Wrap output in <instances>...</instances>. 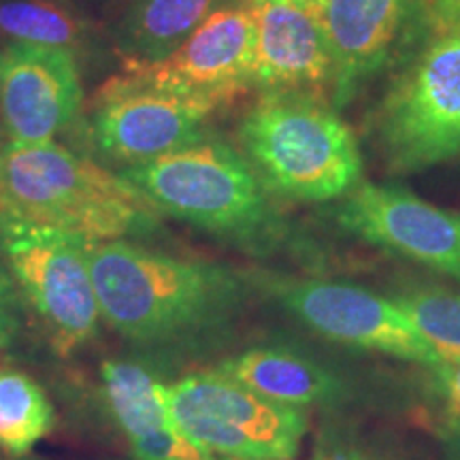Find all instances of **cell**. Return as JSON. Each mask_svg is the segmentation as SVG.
I'll return each mask as SVG.
<instances>
[{"label": "cell", "mask_w": 460, "mask_h": 460, "mask_svg": "<svg viewBox=\"0 0 460 460\" xmlns=\"http://www.w3.org/2000/svg\"><path fill=\"white\" fill-rule=\"evenodd\" d=\"M315 460H365L360 456H324V458H315Z\"/></svg>", "instance_id": "cb8c5ba5"}, {"label": "cell", "mask_w": 460, "mask_h": 460, "mask_svg": "<svg viewBox=\"0 0 460 460\" xmlns=\"http://www.w3.org/2000/svg\"><path fill=\"white\" fill-rule=\"evenodd\" d=\"M217 7L220 0H130L115 26V51L124 71L163 62Z\"/></svg>", "instance_id": "2e32d148"}, {"label": "cell", "mask_w": 460, "mask_h": 460, "mask_svg": "<svg viewBox=\"0 0 460 460\" xmlns=\"http://www.w3.org/2000/svg\"><path fill=\"white\" fill-rule=\"evenodd\" d=\"M94 243L73 230L0 214L4 262L51 349L65 358L99 335L102 315L90 267Z\"/></svg>", "instance_id": "5b68a950"}, {"label": "cell", "mask_w": 460, "mask_h": 460, "mask_svg": "<svg viewBox=\"0 0 460 460\" xmlns=\"http://www.w3.org/2000/svg\"><path fill=\"white\" fill-rule=\"evenodd\" d=\"M239 141L275 197L326 203L362 183L358 141L322 92H262L241 119Z\"/></svg>", "instance_id": "3957f363"}, {"label": "cell", "mask_w": 460, "mask_h": 460, "mask_svg": "<svg viewBox=\"0 0 460 460\" xmlns=\"http://www.w3.org/2000/svg\"><path fill=\"white\" fill-rule=\"evenodd\" d=\"M54 422L45 390L24 371L0 367V450L22 456L49 435Z\"/></svg>", "instance_id": "ac0fdd59"}, {"label": "cell", "mask_w": 460, "mask_h": 460, "mask_svg": "<svg viewBox=\"0 0 460 460\" xmlns=\"http://www.w3.org/2000/svg\"><path fill=\"white\" fill-rule=\"evenodd\" d=\"M90 267L102 320L137 348L203 335L245 296V279L226 264L158 254L126 239L92 245Z\"/></svg>", "instance_id": "6da1fadb"}, {"label": "cell", "mask_w": 460, "mask_h": 460, "mask_svg": "<svg viewBox=\"0 0 460 460\" xmlns=\"http://www.w3.org/2000/svg\"><path fill=\"white\" fill-rule=\"evenodd\" d=\"M376 135L396 172L460 156V26L435 28L393 79L379 102Z\"/></svg>", "instance_id": "8992f818"}, {"label": "cell", "mask_w": 460, "mask_h": 460, "mask_svg": "<svg viewBox=\"0 0 460 460\" xmlns=\"http://www.w3.org/2000/svg\"><path fill=\"white\" fill-rule=\"evenodd\" d=\"M156 214L197 226L243 250L267 252L284 237L271 192L243 154L207 135L118 172Z\"/></svg>", "instance_id": "7a4b0ae2"}, {"label": "cell", "mask_w": 460, "mask_h": 460, "mask_svg": "<svg viewBox=\"0 0 460 460\" xmlns=\"http://www.w3.org/2000/svg\"><path fill=\"white\" fill-rule=\"evenodd\" d=\"M256 17L252 82L262 92L332 88V58L314 0L250 3Z\"/></svg>", "instance_id": "5bb4252c"}, {"label": "cell", "mask_w": 460, "mask_h": 460, "mask_svg": "<svg viewBox=\"0 0 460 460\" xmlns=\"http://www.w3.org/2000/svg\"><path fill=\"white\" fill-rule=\"evenodd\" d=\"M166 399L181 433L214 456L290 460L307 430L301 407L264 399L217 369L177 379Z\"/></svg>", "instance_id": "52a82bcc"}, {"label": "cell", "mask_w": 460, "mask_h": 460, "mask_svg": "<svg viewBox=\"0 0 460 460\" xmlns=\"http://www.w3.org/2000/svg\"><path fill=\"white\" fill-rule=\"evenodd\" d=\"M256 17L252 4H222L175 49L152 66L124 71L156 88L226 102L254 88Z\"/></svg>", "instance_id": "8fae6325"}, {"label": "cell", "mask_w": 460, "mask_h": 460, "mask_svg": "<svg viewBox=\"0 0 460 460\" xmlns=\"http://www.w3.org/2000/svg\"><path fill=\"white\" fill-rule=\"evenodd\" d=\"M84 105L73 49L11 41L0 49V115L9 141H54Z\"/></svg>", "instance_id": "7c38bea8"}, {"label": "cell", "mask_w": 460, "mask_h": 460, "mask_svg": "<svg viewBox=\"0 0 460 460\" xmlns=\"http://www.w3.org/2000/svg\"><path fill=\"white\" fill-rule=\"evenodd\" d=\"M433 28L460 26V0H422Z\"/></svg>", "instance_id": "603a6c76"}, {"label": "cell", "mask_w": 460, "mask_h": 460, "mask_svg": "<svg viewBox=\"0 0 460 460\" xmlns=\"http://www.w3.org/2000/svg\"><path fill=\"white\" fill-rule=\"evenodd\" d=\"M264 288L303 324L332 341L427 367L441 358L394 298L322 279L269 278Z\"/></svg>", "instance_id": "9c48e42d"}, {"label": "cell", "mask_w": 460, "mask_h": 460, "mask_svg": "<svg viewBox=\"0 0 460 460\" xmlns=\"http://www.w3.org/2000/svg\"><path fill=\"white\" fill-rule=\"evenodd\" d=\"M24 324L22 298L15 290V279L7 262L0 261V348H7L17 339Z\"/></svg>", "instance_id": "44dd1931"}, {"label": "cell", "mask_w": 460, "mask_h": 460, "mask_svg": "<svg viewBox=\"0 0 460 460\" xmlns=\"http://www.w3.org/2000/svg\"><path fill=\"white\" fill-rule=\"evenodd\" d=\"M349 234L460 281V211L399 186L360 183L335 209Z\"/></svg>", "instance_id": "30bf717a"}, {"label": "cell", "mask_w": 460, "mask_h": 460, "mask_svg": "<svg viewBox=\"0 0 460 460\" xmlns=\"http://www.w3.org/2000/svg\"><path fill=\"white\" fill-rule=\"evenodd\" d=\"M102 396L137 460H217L188 439L172 420L166 386L139 360H107Z\"/></svg>", "instance_id": "9a60e30c"}, {"label": "cell", "mask_w": 460, "mask_h": 460, "mask_svg": "<svg viewBox=\"0 0 460 460\" xmlns=\"http://www.w3.org/2000/svg\"><path fill=\"white\" fill-rule=\"evenodd\" d=\"M222 460H241V458H222Z\"/></svg>", "instance_id": "484cf974"}, {"label": "cell", "mask_w": 460, "mask_h": 460, "mask_svg": "<svg viewBox=\"0 0 460 460\" xmlns=\"http://www.w3.org/2000/svg\"><path fill=\"white\" fill-rule=\"evenodd\" d=\"M0 214L92 241L124 239L156 226V211L118 172L56 141H7L0 147Z\"/></svg>", "instance_id": "277c9868"}, {"label": "cell", "mask_w": 460, "mask_h": 460, "mask_svg": "<svg viewBox=\"0 0 460 460\" xmlns=\"http://www.w3.org/2000/svg\"><path fill=\"white\" fill-rule=\"evenodd\" d=\"M435 390L444 401L446 410L454 418H460V358H439L430 365Z\"/></svg>", "instance_id": "7402d4cb"}, {"label": "cell", "mask_w": 460, "mask_h": 460, "mask_svg": "<svg viewBox=\"0 0 460 460\" xmlns=\"http://www.w3.org/2000/svg\"><path fill=\"white\" fill-rule=\"evenodd\" d=\"M0 32L13 41L73 49L82 43L84 26L68 11L43 0L0 3Z\"/></svg>", "instance_id": "d6986e66"}, {"label": "cell", "mask_w": 460, "mask_h": 460, "mask_svg": "<svg viewBox=\"0 0 460 460\" xmlns=\"http://www.w3.org/2000/svg\"><path fill=\"white\" fill-rule=\"evenodd\" d=\"M247 3H269V0H247Z\"/></svg>", "instance_id": "d4e9b609"}, {"label": "cell", "mask_w": 460, "mask_h": 460, "mask_svg": "<svg viewBox=\"0 0 460 460\" xmlns=\"http://www.w3.org/2000/svg\"><path fill=\"white\" fill-rule=\"evenodd\" d=\"M220 105L122 73L96 92L90 141L102 158L115 164L146 163L205 139L207 122Z\"/></svg>", "instance_id": "ba28073f"}, {"label": "cell", "mask_w": 460, "mask_h": 460, "mask_svg": "<svg viewBox=\"0 0 460 460\" xmlns=\"http://www.w3.org/2000/svg\"><path fill=\"white\" fill-rule=\"evenodd\" d=\"M332 58V102L348 105L388 62L422 0H314Z\"/></svg>", "instance_id": "4fadbf2b"}, {"label": "cell", "mask_w": 460, "mask_h": 460, "mask_svg": "<svg viewBox=\"0 0 460 460\" xmlns=\"http://www.w3.org/2000/svg\"><path fill=\"white\" fill-rule=\"evenodd\" d=\"M441 358H460V295L444 288H416L394 296Z\"/></svg>", "instance_id": "ffe728a7"}, {"label": "cell", "mask_w": 460, "mask_h": 460, "mask_svg": "<svg viewBox=\"0 0 460 460\" xmlns=\"http://www.w3.org/2000/svg\"><path fill=\"white\" fill-rule=\"evenodd\" d=\"M264 399L307 407L337 394V382L314 360L286 348H252L216 367Z\"/></svg>", "instance_id": "e0dca14e"}]
</instances>
